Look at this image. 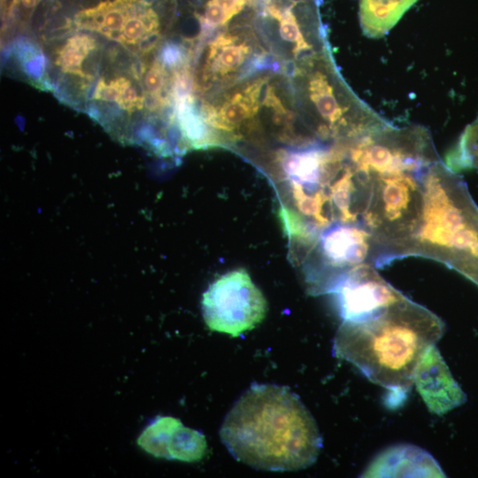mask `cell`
<instances>
[{
    "instance_id": "obj_1",
    "label": "cell",
    "mask_w": 478,
    "mask_h": 478,
    "mask_svg": "<svg viewBox=\"0 0 478 478\" xmlns=\"http://www.w3.org/2000/svg\"><path fill=\"white\" fill-rule=\"evenodd\" d=\"M220 436L235 459L266 471L306 468L322 448L317 423L300 397L271 383H253L240 396Z\"/></svg>"
},
{
    "instance_id": "obj_2",
    "label": "cell",
    "mask_w": 478,
    "mask_h": 478,
    "mask_svg": "<svg viewBox=\"0 0 478 478\" xmlns=\"http://www.w3.org/2000/svg\"><path fill=\"white\" fill-rule=\"evenodd\" d=\"M443 332L444 323L437 315L405 297L368 319L343 321L333 351L390 390L396 405L412 387L423 355Z\"/></svg>"
},
{
    "instance_id": "obj_3",
    "label": "cell",
    "mask_w": 478,
    "mask_h": 478,
    "mask_svg": "<svg viewBox=\"0 0 478 478\" xmlns=\"http://www.w3.org/2000/svg\"><path fill=\"white\" fill-rule=\"evenodd\" d=\"M412 256L442 262L478 285V206L440 159L423 174L420 217L398 258Z\"/></svg>"
},
{
    "instance_id": "obj_4",
    "label": "cell",
    "mask_w": 478,
    "mask_h": 478,
    "mask_svg": "<svg viewBox=\"0 0 478 478\" xmlns=\"http://www.w3.org/2000/svg\"><path fill=\"white\" fill-rule=\"evenodd\" d=\"M266 300L243 268L214 280L204 292L202 312L212 331L237 337L253 329L266 317Z\"/></svg>"
},
{
    "instance_id": "obj_5",
    "label": "cell",
    "mask_w": 478,
    "mask_h": 478,
    "mask_svg": "<svg viewBox=\"0 0 478 478\" xmlns=\"http://www.w3.org/2000/svg\"><path fill=\"white\" fill-rule=\"evenodd\" d=\"M318 249L325 267L310 289L313 293L317 287L314 294L329 293L336 281L352 267L365 263L374 266V238L359 223L330 225L320 235Z\"/></svg>"
},
{
    "instance_id": "obj_6",
    "label": "cell",
    "mask_w": 478,
    "mask_h": 478,
    "mask_svg": "<svg viewBox=\"0 0 478 478\" xmlns=\"http://www.w3.org/2000/svg\"><path fill=\"white\" fill-rule=\"evenodd\" d=\"M329 293L335 297L343 321L368 319L405 297L367 263L345 272Z\"/></svg>"
},
{
    "instance_id": "obj_7",
    "label": "cell",
    "mask_w": 478,
    "mask_h": 478,
    "mask_svg": "<svg viewBox=\"0 0 478 478\" xmlns=\"http://www.w3.org/2000/svg\"><path fill=\"white\" fill-rule=\"evenodd\" d=\"M416 388L428 410L442 415L466 400L436 345L420 359L414 374Z\"/></svg>"
},
{
    "instance_id": "obj_8",
    "label": "cell",
    "mask_w": 478,
    "mask_h": 478,
    "mask_svg": "<svg viewBox=\"0 0 478 478\" xmlns=\"http://www.w3.org/2000/svg\"><path fill=\"white\" fill-rule=\"evenodd\" d=\"M362 476L367 477H443L436 459L413 445H396L377 455Z\"/></svg>"
},
{
    "instance_id": "obj_9",
    "label": "cell",
    "mask_w": 478,
    "mask_h": 478,
    "mask_svg": "<svg viewBox=\"0 0 478 478\" xmlns=\"http://www.w3.org/2000/svg\"><path fill=\"white\" fill-rule=\"evenodd\" d=\"M418 0H360L363 33L372 38L385 35Z\"/></svg>"
},
{
    "instance_id": "obj_10",
    "label": "cell",
    "mask_w": 478,
    "mask_h": 478,
    "mask_svg": "<svg viewBox=\"0 0 478 478\" xmlns=\"http://www.w3.org/2000/svg\"><path fill=\"white\" fill-rule=\"evenodd\" d=\"M181 425L182 423L177 418L159 416L143 431L137 443L149 454L169 459V440Z\"/></svg>"
},
{
    "instance_id": "obj_11",
    "label": "cell",
    "mask_w": 478,
    "mask_h": 478,
    "mask_svg": "<svg viewBox=\"0 0 478 478\" xmlns=\"http://www.w3.org/2000/svg\"><path fill=\"white\" fill-rule=\"evenodd\" d=\"M444 164L454 173L478 169V118L465 128Z\"/></svg>"
},
{
    "instance_id": "obj_12",
    "label": "cell",
    "mask_w": 478,
    "mask_h": 478,
    "mask_svg": "<svg viewBox=\"0 0 478 478\" xmlns=\"http://www.w3.org/2000/svg\"><path fill=\"white\" fill-rule=\"evenodd\" d=\"M207 450L204 436L195 429L181 425L168 443L169 459L196 462L203 459Z\"/></svg>"
}]
</instances>
